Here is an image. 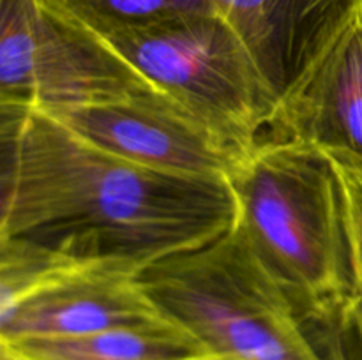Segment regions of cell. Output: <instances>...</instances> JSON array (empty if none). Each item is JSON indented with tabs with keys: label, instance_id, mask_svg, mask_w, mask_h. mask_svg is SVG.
<instances>
[{
	"label": "cell",
	"instance_id": "1",
	"mask_svg": "<svg viewBox=\"0 0 362 360\" xmlns=\"http://www.w3.org/2000/svg\"><path fill=\"white\" fill-rule=\"evenodd\" d=\"M0 240L144 272L232 232L225 179L175 175L110 154L42 109L0 104Z\"/></svg>",
	"mask_w": 362,
	"mask_h": 360
},
{
	"label": "cell",
	"instance_id": "2",
	"mask_svg": "<svg viewBox=\"0 0 362 360\" xmlns=\"http://www.w3.org/2000/svg\"><path fill=\"white\" fill-rule=\"evenodd\" d=\"M228 184L237 226L308 325L336 328L350 288L349 235L338 162L286 138H265Z\"/></svg>",
	"mask_w": 362,
	"mask_h": 360
},
{
	"label": "cell",
	"instance_id": "3",
	"mask_svg": "<svg viewBox=\"0 0 362 360\" xmlns=\"http://www.w3.org/2000/svg\"><path fill=\"white\" fill-rule=\"evenodd\" d=\"M141 284L168 320L219 360H343L334 346L310 334L239 226L145 268Z\"/></svg>",
	"mask_w": 362,
	"mask_h": 360
},
{
	"label": "cell",
	"instance_id": "4",
	"mask_svg": "<svg viewBox=\"0 0 362 360\" xmlns=\"http://www.w3.org/2000/svg\"><path fill=\"white\" fill-rule=\"evenodd\" d=\"M98 39L235 147L250 152L264 141L278 104L244 42L216 13L184 14Z\"/></svg>",
	"mask_w": 362,
	"mask_h": 360
},
{
	"label": "cell",
	"instance_id": "5",
	"mask_svg": "<svg viewBox=\"0 0 362 360\" xmlns=\"http://www.w3.org/2000/svg\"><path fill=\"white\" fill-rule=\"evenodd\" d=\"M158 90L119 53L39 0H0V104L59 109Z\"/></svg>",
	"mask_w": 362,
	"mask_h": 360
},
{
	"label": "cell",
	"instance_id": "6",
	"mask_svg": "<svg viewBox=\"0 0 362 360\" xmlns=\"http://www.w3.org/2000/svg\"><path fill=\"white\" fill-rule=\"evenodd\" d=\"M42 112L117 157L175 175L228 180L251 152L161 90Z\"/></svg>",
	"mask_w": 362,
	"mask_h": 360
},
{
	"label": "cell",
	"instance_id": "7",
	"mask_svg": "<svg viewBox=\"0 0 362 360\" xmlns=\"http://www.w3.org/2000/svg\"><path fill=\"white\" fill-rule=\"evenodd\" d=\"M163 318L141 284V270L83 261L0 311V341L76 337Z\"/></svg>",
	"mask_w": 362,
	"mask_h": 360
},
{
	"label": "cell",
	"instance_id": "8",
	"mask_svg": "<svg viewBox=\"0 0 362 360\" xmlns=\"http://www.w3.org/2000/svg\"><path fill=\"white\" fill-rule=\"evenodd\" d=\"M207 4L244 42L278 106L362 9V0H207Z\"/></svg>",
	"mask_w": 362,
	"mask_h": 360
},
{
	"label": "cell",
	"instance_id": "9",
	"mask_svg": "<svg viewBox=\"0 0 362 360\" xmlns=\"http://www.w3.org/2000/svg\"><path fill=\"white\" fill-rule=\"evenodd\" d=\"M271 129L362 173V9L279 102Z\"/></svg>",
	"mask_w": 362,
	"mask_h": 360
},
{
	"label": "cell",
	"instance_id": "10",
	"mask_svg": "<svg viewBox=\"0 0 362 360\" xmlns=\"http://www.w3.org/2000/svg\"><path fill=\"white\" fill-rule=\"evenodd\" d=\"M0 360H219L193 334L163 320L76 337L0 341Z\"/></svg>",
	"mask_w": 362,
	"mask_h": 360
},
{
	"label": "cell",
	"instance_id": "11",
	"mask_svg": "<svg viewBox=\"0 0 362 360\" xmlns=\"http://www.w3.org/2000/svg\"><path fill=\"white\" fill-rule=\"evenodd\" d=\"M69 23L101 37L193 13H214L207 0H39Z\"/></svg>",
	"mask_w": 362,
	"mask_h": 360
},
{
	"label": "cell",
	"instance_id": "12",
	"mask_svg": "<svg viewBox=\"0 0 362 360\" xmlns=\"http://www.w3.org/2000/svg\"><path fill=\"white\" fill-rule=\"evenodd\" d=\"M349 235L350 288L336 328L343 360H362V173L339 164Z\"/></svg>",
	"mask_w": 362,
	"mask_h": 360
}]
</instances>
